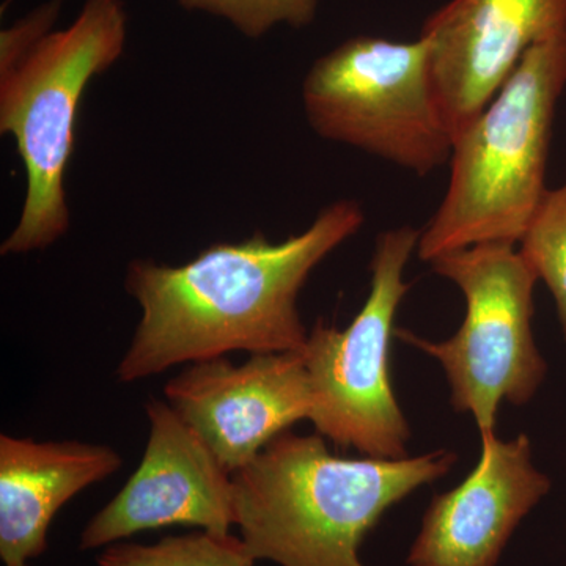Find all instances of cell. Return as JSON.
I'll use <instances>...</instances> for the list:
<instances>
[{
	"instance_id": "8fae6325",
	"label": "cell",
	"mask_w": 566,
	"mask_h": 566,
	"mask_svg": "<svg viewBox=\"0 0 566 566\" xmlns=\"http://www.w3.org/2000/svg\"><path fill=\"white\" fill-rule=\"evenodd\" d=\"M527 434H482L474 471L434 495L408 554L409 566H497L520 524L549 494Z\"/></svg>"
},
{
	"instance_id": "6da1fadb",
	"label": "cell",
	"mask_w": 566,
	"mask_h": 566,
	"mask_svg": "<svg viewBox=\"0 0 566 566\" xmlns=\"http://www.w3.org/2000/svg\"><path fill=\"white\" fill-rule=\"evenodd\" d=\"M364 223L363 205L344 199L279 243L255 232L240 243L212 244L180 266L133 260L125 290L142 316L115 371L118 381L233 352H304L311 329L297 308L301 290Z\"/></svg>"
},
{
	"instance_id": "5b68a950",
	"label": "cell",
	"mask_w": 566,
	"mask_h": 566,
	"mask_svg": "<svg viewBox=\"0 0 566 566\" xmlns=\"http://www.w3.org/2000/svg\"><path fill=\"white\" fill-rule=\"evenodd\" d=\"M308 126L428 177L449 164L453 133L436 95L430 43L357 35L315 61L303 84Z\"/></svg>"
},
{
	"instance_id": "5bb4252c",
	"label": "cell",
	"mask_w": 566,
	"mask_h": 566,
	"mask_svg": "<svg viewBox=\"0 0 566 566\" xmlns=\"http://www.w3.org/2000/svg\"><path fill=\"white\" fill-rule=\"evenodd\" d=\"M517 249L553 294L566 342V181L547 189Z\"/></svg>"
},
{
	"instance_id": "4fadbf2b",
	"label": "cell",
	"mask_w": 566,
	"mask_h": 566,
	"mask_svg": "<svg viewBox=\"0 0 566 566\" xmlns=\"http://www.w3.org/2000/svg\"><path fill=\"white\" fill-rule=\"evenodd\" d=\"M98 566H253L243 539L232 534H196L166 536L155 545L115 543L96 558Z\"/></svg>"
},
{
	"instance_id": "277c9868",
	"label": "cell",
	"mask_w": 566,
	"mask_h": 566,
	"mask_svg": "<svg viewBox=\"0 0 566 566\" xmlns=\"http://www.w3.org/2000/svg\"><path fill=\"white\" fill-rule=\"evenodd\" d=\"M123 0H85L76 20L51 32L20 62L0 70V133L17 142L28 188L2 255L43 251L69 232L65 175L85 88L122 57Z\"/></svg>"
},
{
	"instance_id": "7c38bea8",
	"label": "cell",
	"mask_w": 566,
	"mask_h": 566,
	"mask_svg": "<svg viewBox=\"0 0 566 566\" xmlns=\"http://www.w3.org/2000/svg\"><path fill=\"white\" fill-rule=\"evenodd\" d=\"M112 447L0 436V558L29 566L48 547L51 521L66 502L122 468Z\"/></svg>"
},
{
	"instance_id": "3957f363",
	"label": "cell",
	"mask_w": 566,
	"mask_h": 566,
	"mask_svg": "<svg viewBox=\"0 0 566 566\" xmlns=\"http://www.w3.org/2000/svg\"><path fill=\"white\" fill-rule=\"evenodd\" d=\"M566 91V35L532 48L490 104L453 137L450 180L420 230L424 263L476 244L517 245L543 197Z\"/></svg>"
},
{
	"instance_id": "ba28073f",
	"label": "cell",
	"mask_w": 566,
	"mask_h": 566,
	"mask_svg": "<svg viewBox=\"0 0 566 566\" xmlns=\"http://www.w3.org/2000/svg\"><path fill=\"white\" fill-rule=\"evenodd\" d=\"M150 436L139 468L82 531V551L140 532L192 526L216 535L234 526L233 476L169 401L145 405Z\"/></svg>"
},
{
	"instance_id": "9a60e30c",
	"label": "cell",
	"mask_w": 566,
	"mask_h": 566,
	"mask_svg": "<svg viewBox=\"0 0 566 566\" xmlns=\"http://www.w3.org/2000/svg\"><path fill=\"white\" fill-rule=\"evenodd\" d=\"M191 11L229 21L248 39H262L277 25L301 29L315 20L318 0H178Z\"/></svg>"
},
{
	"instance_id": "52a82bcc",
	"label": "cell",
	"mask_w": 566,
	"mask_h": 566,
	"mask_svg": "<svg viewBox=\"0 0 566 566\" xmlns=\"http://www.w3.org/2000/svg\"><path fill=\"white\" fill-rule=\"evenodd\" d=\"M420 230L394 227L376 237L370 292L349 326L318 319L308 331L303 356L312 392L316 433L364 457H408L411 428L390 379V342L411 283L405 270L417 253Z\"/></svg>"
},
{
	"instance_id": "2e32d148",
	"label": "cell",
	"mask_w": 566,
	"mask_h": 566,
	"mask_svg": "<svg viewBox=\"0 0 566 566\" xmlns=\"http://www.w3.org/2000/svg\"><path fill=\"white\" fill-rule=\"evenodd\" d=\"M65 0H50L0 33V70L10 69L32 51L61 14Z\"/></svg>"
},
{
	"instance_id": "30bf717a",
	"label": "cell",
	"mask_w": 566,
	"mask_h": 566,
	"mask_svg": "<svg viewBox=\"0 0 566 566\" xmlns=\"http://www.w3.org/2000/svg\"><path fill=\"white\" fill-rule=\"evenodd\" d=\"M566 35V0H450L424 21L439 106L453 137L534 46Z\"/></svg>"
},
{
	"instance_id": "8992f818",
	"label": "cell",
	"mask_w": 566,
	"mask_h": 566,
	"mask_svg": "<svg viewBox=\"0 0 566 566\" xmlns=\"http://www.w3.org/2000/svg\"><path fill=\"white\" fill-rule=\"evenodd\" d=\"M428 264L463 293V323L441 342L408 329H395V337L438 360L455 411L471 416L480 436L494 433L501 406L527 405L546 378L532 329L538 277L517 245L504 243L471 245Z\"/></svg>"
},
{
	"instance_id": "7a4b0ae2",
	"label": "cell",
	"mask_w": 566,
	"mask_h": 566,
	"mask_svg": "<svg viewBox=\"0 0 566 566\" xmlns=\"http://www.w3.org/2000/svg\"><path fill=\"white\" fill-rule=\"evenodd\" d=\"M455 452L340 458L318 433L279 434L234 472V526L249 554L279 566H368L365 536L394 505L452 471Z\"/></svg>"
},
{
	"instance_id": "9c48e42d",
	"label": "cell",
	"mask_w": 566,
	"mask_h": 566,
	"mask_svg": "<svg viewBox=\"0 0 566 566\" xmlns=\"http://www.w3.org/2000/svg\"><path fill=\"white\" fill-rule=\"evenodd\" d=\"M164 395L232 475L312 415L303 352L251 354L240 365L200 360L169 379Z\"/></svg>"
}]
</instances>
